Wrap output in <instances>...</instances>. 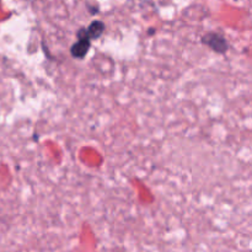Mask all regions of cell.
<instances>
[{
    "label": "cell",
    "mask_w": 252,
    "mask_h": 252,
    "mask_svg": "<svg viewBox=\"0 0 252 252\" xmlns=\"http://www.w3.org/2000/svg\"><path fill=\"white\" fill-rule=\"evenodd\" d=\"M202 42L204 44H207L211 49H213L214 52H217V53L223 54L229 49V43L225 39V37L219 33H216V32L204 34L202 37Z\"/></svg>",
    "instance_id": "cell-1"
},
{
    "label": "cell",
    "mask_w": 252,
    "mask_h": 252,
    "mask_svg": "<svg viewBox=\"0 0 252 252\" xmlns=\"http://www.w3.org/2000/svg\"><path fill=\"white\" fill-rule=\"evenodd\" d=\"M103 31H105V24L102 21L95 20V21H93L89 25L88 29L83 27V29L79 30L76 34H78V38L85 37V38H89L90 41H93V39H97L103 33Z\"/></svg>",
    "instance_id": "cell-2"
},
{
    "label": "cell",
    "mask_w": 252,
    "mask_h": 252,
    "mask_svg": "<svg viewBox=\"0 0 252 252\" xmlns=\"http://www.w3.org/2000/svg\"><path fill=\"white\" fill-rule=\"evenodd\" d=\"M91 47V41L89 38H85V37H80L78 39V42L71 46L70 53L74 58L76 59H83L85 58V56L88 54V52L90 51Z\"/></svg>",
    "instance_id": "cell-3"
}]
</instances>
